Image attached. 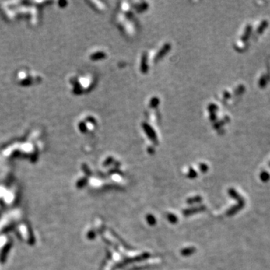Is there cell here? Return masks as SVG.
<instances>
[{"mask_svg": "<svg viewBox=\"0 0 270 270\" xmlns=\"http://www.w3.org/2000/svg\"><path fill=\"white\" fill-rule=\"evenodd\" d=\"M269 178H270L269 175L267 174V173H262L261 175H260V179H261V180L264 182H268Z\"/></svg>", "mask_w": 270, "mask_h": 270, "instance_id": "obj_2", "label": "cell"}, {"mask_svg": "<svg viewBox=\"0 0 270 270\" xmlns=\"http://www.w3.org/2000/svg\"><path fill=\"white\" fill-rule=\"evenodd\" d=\"M229 195H230V196L232 197L233 198L235 199V200H237V201L239 202V203H240V204H244V205H245V201H244V200H243V198H242V197L241 196V195H239V194L237 193V191H236V190H234V189H230Z\"/></svg>", "mask_w": 270, "mask_h": 270, "instance_id": "obj_1", "label": "cell"}]
</instances>
